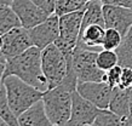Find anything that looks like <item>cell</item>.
<instances>
[{
  "label": "cell",
  "mask_w": 132,
  "mask_h": 126,
  "mask_svg": "<svg viewBox=\"0 0 132 126\" xmlns=\"http://www.w3.org/2000/svg\"><path fill=\"white\" fill-rule=\"evenodd\" d=\"M32 1L35 3L44 11H46L48 15L55 13V10H56V0H32Z\"/></svg>",
  "instance_id": "484cf974"
},
{
  "label": "cell",
  "mask_w": 132,
  "mask_h": 126,
  "mask_svg": "<svg viewBox=\"0 0 132 126\" xmlns=\"http://www.w3.org/2000/svg\"><path fill=\"white\" fill-rule=\"evenodd\" d=\"M32 40L35 46L44 50L53 44L60 37V16L52 13L38 26L29 29Z\"/></svg>",
  "instance_id": "9c48e42d"
},
{
  "label": "cell",
  "mask_w": 132,
  "mask_h": 126,
  "mask_svg": "<svg viewBox=\"0 0 132 126\" xmlns=\"http://www.w3.org/2000/svg\"><path fill=\"white\" fill-rule=\"evenodd\" d=\"M103 1H98V0L87 1V4L85 6L81 29L86 28L90 24H101L105 27L103 16Z\"/></svg>",
  "instance_id": "2e32d148"
},
{
  "label": "cell",
  "mask_w": 132,
  "mask_h": 126,
  "mask_svg": "<svg viewBox=\"0 0 132 126\" xmlns=\"http://www.w3.org/2000/svg\"><path fill=\"white\" fill-rule=\"evenodd\" d=\"M11 6L20 18L22 27L27 29L38 26L50 16L32 0H13Z\"/></svg>",
  "instance_id": "7c38bea8"
},
{
  "label": "cell",
  "mask_w": 132,
  "mask_h": 126,
  "mask_svg": "<svg viewBox=\"0 0 132 126\" xmlns=\"http://www.w3.org/2000/svg\"><path fill=\"white\" fill-rule=\"evenodd\" d=\"M130 101H131V90L121 89L119 86L113 89L108 108L122 119V125H126V120L130 114Z\"/></svg>",
  "instance_id": "9a60e30c"
},
{
  "label": "cell",
  "mask_w": 132,
  "mask_h": 126,
  "mask_svg": "<svg viewBox=\"0 0 132 126\" xmlns=\"http://www.w3.org/2000/svg\"><path fill=\"white\" fill-rule=\"evenodd\" d=\"M101 108L93 104L92 102L82 97L78 90L73 91L72 102V114L68 121L69 126L78 125H93L97 114L100 113Z\"/></svg>",
  "instance_id": "52a82bcc"
},
{
  "label": "cell",
  "mask_w": 132,
  "mask_h": 126,
  "mask_svg": "<svg viewBox=\"0 0 132 126\" xmlns=\"http://www.w3.org/2000/svg\"><path fill=\"white\" fill-rule=\"evenodd\" d=\"M97 64L101 69L103 70H109L110 68L115 67L116 64H119V57L118 53L114 50H101L97 53Z\"/></svg>",
  "instance_id": "44dd1931"
},
{
  "label": "cell",
  "mask_w": 132,
  "mask_h": 126,
  "mask_svg": "<svg viewBox=\"0 0 132 126\" xmlns=\"http://www.w3.org/2000/svg\"><path fill=\"white\" fill-rule=\"evenodd\" d=\"M4 125H7V124H6V121H5L4 119L0 116V126H4Z\"/></svg>",
  "instance_id": "1f68e13d"
},
{
  "label": "cell",
  "mask_w": 132,
  "mask_h": 126,
  "mask_svg": "<svg viewBox=\"0 0 132 126\" xmlns=\"http://www.w3.org/2000/svg\"><path fill=\"white\" fill-rule=\"evenodd\" d=\"M113 89L105 81H78L76 85L78 92L101 109L109 107Z\"/></svg>",
  "instance_id": "ba28073f"
},
{
  "label": "cell",
  "mask_w": 132,
  "mask_h": 126,
  "mask_svg": "<svg viewBox=\"0 0 132 126\" xmlns=\"http://www.w3.org/2000/svg\"><path fill=\"white\" fill-rule=\"evenodd\" d=\"M105 28H115L125 37L132 27V9L115 4H103Z\"/></svg>",
  "instance_id": "8fae6325"
},
{
  "label": "cell",
  "mask_w": 132,
  "mask_h": 126,
  "mask_svg": "<svg viewBox=\"0 0 132 126\" xmlns=\"http://www.w3.org/2000/svg\"><path fill=\"white\" fill-rule=\"evenodd\" d=\"M1 50H3V35L0 34V52H3Z\"/></svg>",
  "instance_id": "4dcf8cb0"
},
{
  "label": "cell",
  "mask_w": 132,
  "mask_h": 126,
  "mask_svg": "<svg viewBox=\"0 0 132 126\" xmlns=\"http://www.w3.org/2000/svg\"><path fill=\"white\" fill-rule=\"evenodd\" d=\"M20 126H50L52 125L45 109L44 101L35 102L18 116Z\"/></svg>",
  "instance_id": "5bb4252c"
},
{
  "label": "cell",
  "mask_w": 132,
  "mask_h": 126,
  "mask_svg": "<svg viewBox=\"0 0 132 126\" xmlns=\"http://www.w3.org/2000/svg\"><path fill=\"white\" fill-rule=\"evenodd\" d=\"M34 43L32 40L29 29L24 27H17L3 35V53L6 57H13L21 55L26 50L32 47Z\"/></svg>",
  "instance_id": "30bf717a"
},
{
  "label": "cell",
  "mask_w": 132,
  "mask_h": 126,
  "mask_svg": "<svg viewBox=\"0 0 132 126\" xmlns=\"http://www.w3.org/2000/svg\"><path fill=\"white\" fill-rule=\"evenodd\" d=\"M119 87L132 90V68H130V67H124L122 68V74H121V80L120 84H119Z\"/></svg>",
  "instance_id": "d4e9b609"
},
{
  "label": "cell",
  "mask_w": 132,
  "mask_h": 126,
  "mask_svg": "<svg viewBox=\"0 0 132 126\" xmlns=\"http://www.w3.org/2000/svg\"><path fill=\"white\" fill-rule=\"evenodd\" d=\"M95 126H112V125H122V119L114 112L105 108L101 109L93 121Z\"/></svg>",
  "instance_id": "7402d4cb"
},
{
  "label": "cell",
  "mask_w": 132,
  "mask_h": 126,
  "mask_svg": "<svg viewBox=\"0 0 132 126\" xmlns=\"http://www.w3.org/2000/svg\"><path fill=\"white\" fill-rule=\"evenodd\" d=\"M0 116L6 121L9 126H18V119L13 114L11 107L9 104L6 89L4 85L0 87Z\"/></svg>",
  "instance_id": "d6986e66"
},
{
  "label": "cell",
  "mask_w": 132,
  "mask_h": 126,
  "mask_svg": "<svg viewBox=\"0 0 132 126\" xmlns=\"http://www.w3.org/2000/svg\"><path fill=\"white\" fill-rule=\"evenodd\" d=\"M73 62V55L65 56L55 43L41 50L43 72L47 79L48 89H53L68 75L69 67Z\"/></svg>",
  "instance_id": "277c9868"
},
{
  "label": "cell",
  "mask_w": 132,
  "mask_h": 126,
  "mask_svg": "<svg viewBox=\"0 0 132 126\" xmlns=\"http://www.w3.org/2000/svg\"><path fill=\"white\" fill-rule=\"evenodd\" d=\"M5 67H6V63H4V62H0V87H1V86L4 85Z\"/></svg>",
  "instance_id": "4316f807"
},
{
  "label": "cell",
  "mask_w": 132,
  "mask_h": 126,
  "mask_svg": "<svg viewBox=\"0 0 132 126\" xmlns=\"http://www.w3.org/2000/svg\"><path fill=\"white\" fill-rule=\"evenodd\" d=\"M13 0H0V6L1 5H11Z\"/></svg>",
  "instance_id": "f1b7e54d"
},
{
  "label": "cell",
  "mask_w": 132,
  "mask_h": 126,
  "mask_svg": "<svg viewBox=\"0 0 132 126\" xmlns=\"http://www.w3.org/2000/svg\"><path fill=\"white\" fill-rule=\"evenodd\" d=\"M86 4H87V0H56L55 13L58 16H62L64 13L82 10L85 9Z\"/></svg>",
  "instance_id": "ffe728a7"
},
{
  "label": "cell",
  "mask_w": 132,
  "mask_h": 126,
  "mask_svg": "<svg viewBox=\"0 0 132 126\" xmlns=\"http://www.w3.org/2000/svg\"><path fill=\"white\" fill-rule=\"evenodd\" d=\"M21 26L22 24L20 18L11 5H1L0 6V34L4 35L5 33Z\"/></svg>",
  "instance_id": "e0dca14e"
},
{
  "label": "cell",
  "mask_w": 132,
  "mask_h": 126,
  "mask_svg": "<svg viewBox=\"0 0 132 126\" xmlns=\"http://www.w3.org/2000/svg\"><path fill=\"white\" fill-rule=\"evenodd\" d=\"M96 51L80 49L76 46L73 51V68L78 81H104L105 70L97 64Z\"/></svg>",
  "instance_id": "8992f818"
},
{
  "label": "cell",
  "mask_w": 132,
  "mask_h": 126,
  "mask_svg": "<svg viewBox=\"0 0 132 126\" xmlns=\"http://www.w3.org/2000/svg\"><path fill=\"white\" fill-rule=\"evenodd\" d=\"M7 75H16L44 92L48 90V82L41 64V49L35 45L21 55L7 57L4 78Z\"/></svg>",
  "instance_id": "7a4b0ae2"
},
{
  "label": "cell",
  "mask_w": 132,
  "mask_h": 126,
  "mask_svg": "<svg viewBox=\"0 0 132 126\" xmlns=\"http://www.w3.org/2000/svg\"><path fill=\"white\" fill-rule=\"evenodd\" d=\"M126 125H132V90H131V101H130V114L126 120Z\"/></svg>",
  "instance_id": "83f0119b"
},
{
  "label": "cell",
  "mask_w": 132,
  "mask_h": 126,
  "mask_svg": "<svg viewBox=\"0 0 132 126\" xmlns=\"http://www.w3.org/2000/svg\"><path fill=\"white\" fill-rule=\"evenodd\" d=\"M87 1H93V0H87ZM98 1H103V3H104L105 0H98Z\"/></svg>",
  "instance_id": "d6a6232c"
},
{
  "label": "cell",
  "mask_w": 132,
  "mask_h": 126,
  "mask_svg": "<svg viewBox=\"0 0 132 126\" xmlns=\"http://www.w3.org/2000/svg\"><path fill=\"white\" fill-rule=\"evenodd\" d=\"M105 33V27L101 24H90L86 28L81 29L79 40H78V47L90 51L100 52L103 50V38Z\"/></svg>",
  "instance_id": "4fadbf2b"
},
{
  "label": "cell",
  "mask_w": 132,
  "mask_h": 126,
  "mask_svg": "<svg viewBox=\"0 0 132 126\" xmlns=\"http://www.w3.org/2000/svg\"><path fill=\"white\" fill-rule=\"evenodd\" d=\"M84 11L85 9H82L60 16V37L55 44L63 51L65 56L73 55V51L78 45Z\"/></svg>",
  "instance_id": "5b68a950"
},
{
  "label": "cell",
  "mask_w": 132,
  "mask_h": 126,
  "mask_svg": "<svg viewBox=\"0 0 132 126\" xmlns=\"http://www.w3.org/2000/svg\"><path fill=\"white\" fill-rule=\"evenodd\" d=\"M122 68H124L122 65L116 64L115 67H113L109 70H107L105 72V79H104V81L108 82L112 87L119 86L120 80H121V74H122Z\"/></svg>",
  "instance_id": "cb8c5ba5"
},
{
  "label": "cell",
  "mask_w": 132,
  "mask_h": 126,
  "mask_svg": "<svg viewBox=\"0 0 132 126\" xmlns=\"http://www.w3.org/2000/svg\"><path fill=\"white\" fill-rule=\"evenodd\" d=\"M4 86L6 89L9 104L17 118L35 102L43 99L44 96V91L38 90L16 75L5 77Z\"/></svg>",
  "instance_id": "3957f363"
},
{
  "label": "cell",
  "mask_w": 132,
  "mask_h": 126,
  "mask_svg": "<svg viewBox=\"0 0 132 126\" xmlns=\"http://www.w3.org/2000/svg\"><path fill=\"white\" fill-rule=\"evenodd\" d=\"M119 57V64L132 68V27L124 37L120 46L115 50Z\"/></svg>",
  "instance_id": "ac0fdd59"
},
{
  "label": "cell",
  "mask_w": 132,
  "mask_h": 126,
  "mask_svg": "<svg viewBox=\"0 0 132 126\" xmlns=\"http://www.w3.org/2000/svg\"><path fill=\"white\" fill-rule=\"evenodd\" d=\"M6 60H7V57L5 56L3 52H0V62H4V63H6Z\"/></svg>",
  "instance_id": "f546056e"
},
{
  "label": "cell",
  "mask_w": 132,
  "mask_h": 126,
  "mask_svg": "<svg viewBox=\"0 0 132 126\" xmlns=\"http://www.w3.org/2000/svg\"><path fill=\"white\" fill-rule=\"evenodd\" d=\"M122 39H124V37L118 29L105 28V33H104L103 38V49L115 51L122 43Z\"/></svg>",
  "instance_id": "603a6c76"
},
{
  "label": "cell",
  "mask_w": 132,
  "mask_h": 126,
  "mask_svg": "<svg viewBox=\"0 0 132 126\" xmlns=\"http://www.w3.org/2000/svg\"><path fill=\"white\" fill-rule=\"evenodd\" d=\"M78 78L73 68V62L69 67L68 75L60 85L53 89H48L44 92L43 101L52 125L64 126L68 125L72 114L73 91L76 90Z\"/></svg>",
  "instance_id": "6da1fadb"
}]
</instances>
